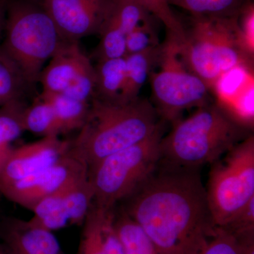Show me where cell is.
Here are the masks:
<instances>
[{"mask_svg":"<svg viewBox=\"0 0 254 254\" xmlns=\"http://www.w3.org/2000/svg\"><path fill=\"white\" fill-rule=\"evenodd\" d=\"M7 0H0V35L4 31Z\"/></svg>","mask_w":254,"mask_h":254,"instance_id":"31","label":"cell"},{"mask_svg":"<svg viewBox=\"0 0 254 254\" xmlns=\"http://www.w3.org/2000/svg\"><path fill=\"white\" fill-rule=\"evenodd\" d=\"M173 125L160 142L159 163L172 168L199 169L213 164L253 134L245 122L218 103L200 107Z\"/></svg>","mask_w":254,"mask_h":254,"instance_id":"2","label":"cell"},{"mask_svg":"<svg viewBox=\"0 0 254 254\" xmlns=\"http://www.w3.org/2000/svg\"><path fill=\"white\" fill-rule=\"evenodd\" d=\"M24 131L45 136H59V124L51 105L39 96L25 108L23 115Z\"/></svg>","mask_w":254,"mask_h":254,"instance_id":"21","label":"cell"},{"mask_svg":"<svg viewBox=\"0 0 254 254\" xmlns=\"http://www.w3.org/2000/svg\"><path fill=\"white\" fill-rule=\"evenodd\" d=\"M239 16L191 17L178 46L180 59L187 69L201 78L211 91L229 71L253 68L254 49L241 29Z\"/></svg>","mask_w":254,"mask_h":254,"instance_id":"4","label":"cell"},{"mask_svg":"<svg viewBox=\"0 0 254 254\" xmlns=\"http://www.w3.org/2000/svg\"><path fill=\"white\" fill-rule=\"evenodd\" d=\"M39 97L48 102L54 110L61 133L80 130L84 125L90 103L73 99L63 93L42 91Z\"/></svg>","mask_w":254,"mask_h":254,"instance_id":"17","label":"cell"},{"mask_svg":"<svg viewBox=\"0 0 254 254\" xmlns=\"http://www.w3.org/2000/svg\"><path fill=\"white\" fill-rule=\"evenodd\" d=\"M31 87L17 65L0 48V106L24 100Z\"/></svg>","mask_w":254,"mask_h":254,"instance_id":"22","label":"cell"},{"mask_svg":"<svg viewBox=\"0 0 254 254\" xmlns=\"http://www.w3.org/2000/svg\"><path fill=\"white\" fill-rule=\"evenodd\" d=\"M236 238L240 243L242 254H254V232Z\"/></svg>","mask_w":254,"mask_h":254,"instance_id":"30","label":"cell"},{"mask_svg":"<svg viewBox=\"0 0 254 254\" xmlns=\"http://www.w3.org/2000/svg\"><path fill=\"white\" fill-rule=\"evenodd\" d=\"M63 39L78 41L99 34L113 0H42Z\"/></svg>","mask_w":254,"mask_h":254,"instance_id":"10","label":"cell"},{"mask_svg":"<svg viewBox=\"0 0 254 254\" xmlns=\"http://www.w3.org/2000/svg\"><path fill=\"white\" fill-rule=\"evenodd\" d=\"M95 88L94 66L90 58L86 56L82 62L76 76L63 93L73 99L91 103L94 97Z\"/></svg>","mask_w":254,"mask_h":254,"instance_id":"26","label":"cell"},{"mask_svg":"<svg viewBox=\"0 0 254 254\" xmlns=\"http://www.w3.org/2000/svg\"><path fill=\"white\" fill-rule=\"evenodd\" d=\"M94 200V191L88 176L80 179L57 193L55 208L40 221L31 222L50 232L66 225H83Z\"/></svg>","mask_w":254,"mask_h":254,"instance_id":"12","label":"cell"},{"mask_svg":"<svg viewBox=\"0 0 254 254\" xmlns=\"http://www.w3.org/2000/svg\"><path fill=\"white\" fill-rule=\"evenodd\" d=\"M155 21L158 20L153 18L141 23L127 35L126 55L141 53L161 45Z\"/></svg>","mask_w":254,"mask_h":254,"instance_id":"27","label":"cell"},{"mask_svg":"<svg viewBox=\"0 0 254 254\" xmlns=\"http://www.w3.org/2000/svg\"><path fill=\"white\" fill-rule=\"evenodd\" d=\"M0 254H5L4 248H3L1 242H0Z\"/></svg>","mask_w":254,"mask_h":254,"instance_id":"33","label":"cell"},{"mask_svg":"<svg viewBox=\"0 0 254 254\" xmlns=\"http://www.w3.org/2000/svg\"><path fill=\"white\" fill-rule=\"evenodd\" d=\"M157 72L152 71V104L165 123L180 120L185 110L198 108L210 103L211 89L201 78L187 69L179 55L176 42L165 38Z\"/></svg>","mask_w":254,"mask_h":254,"instance_id":"8","label":"cell"},{"mask_svg":"<svg viewBox=\"0 0 254 254\" xmlns=\"http://www.w3.org/2000/svg\"><path fill=\"white\" fill-rule=\"evenodd\" d=\"M115 230L125 254H159L153 242L133 219L123 210H115Z\"/></svg>","mask_w":254,"mask_h":254,"instance_id":"20","label":"cell"},{"mask_svg":"<svg viewBox=\"0 0 254 254\" xmlns=\"http://www.w3.org/2000/svg\"><path fill=\"white\" fill-rule=\"evenodd\" d=\"M0 242L6 248L27 254H61L53 232L32 225L28 220L14 218L0 220Z\"/></svg>","mask_w":254,"mask_h":254,"instance_id":"14","label":"cell"},{"mask_svg":"<svg viewBox=\"0 0 254 254\" xmlns=\"http://www.w3.org/2000/svg\"><path fill=\"white\" fill-rule=\"evenodd\" d=\"M3 248L6 254H27L24 252H20V251L14 250V249L6 248L2 245Z\"/></svg>","mask_w":254,"mask_h":254,"instance_id":"32","label":"cell"},{"mask_svg":"<svg viewBox=\"0 0 254 254\" xmlns=\"http://www.w3.org/2000/svg\"><path fill=\"white\" fill-rule=\"evenodd\" d=\"M161 50L162 43L156 48L125 56L126 70L118 103H130L139 98L142 87L153 68L158 66Z\"/></svg>","mask_w":254,"mask_h":254,"instance_id":"16","label":"cell"},{"mask_svg":"<svg viewBox=\"0 0 254 254\" xmlns=\"http://www.w3.org/2000/svg\"><path fill=\"white\" fill-rule=\"evenodd\" d=\"M86 55L78 41H66L42 70L38 83L43 92L63 93L66 89Z\"/></svg>","mask_w":254,"mask_h":254,"instance_id":"15","label":"cell"},{"mask_svg":"<svg viewBox=\"0 0 254 254\" xmlns=\"http://www.w3.org/2000/svg\"><path fill=\"white\" fill-rule=\"evenodd\" d=\"M98 35L100 41L94 51L97 61L126 56V33L109 15Z\"/></svg>","mask_w":254,"mask_h":254,"instance_id":"23","label":"cell"},{"mask_svg":"<svg viewBox=\"0 0 254 254\" xmlns=\"http://www.w3.org/2000/svg\"><path fill=\"white\" fill-rule=\"evenodd\" d=\"M70 141L59 136H45L13 148L0 169V187L49 168L68 153Z\"/></svg>","mask_w":254,"mask_h":254,"instance_id":"11","label":"cell"},{"mask_svg":"<svg viewBox=\"0 0 254 254\" xmlns=\"http://www.w3.org/2000/svg\"><path fill=\"white\" fill-rule=\"evenodd\" d=\"M3 52L21 70L31 87L45 64L67 41L63 39L41 1L7 0Z\"/></svg>","mask_w":254,"mask_h":254,"instance_id":"5","label":"cell"},{"mask_svg":"<svg viewBox=\"0 0 254 254\" xmlns=\"http://www.w3.org/2000/svg\"><path fill=\"white\" fill-rule=\"evenodd\" d=\"M95 65L94 97L108 102H118L126 70L125 57L98 60Z\"/></svg>","mask_w":254,"mask_h":254,"instance_id":"18","label":"cell"},{"mask_svg":"<svg viewBox=\"0 0 254 254\" xmlns=\"http://www.w3.org/2000/svg\"><path fill=\"white\" fill-rule=\"evenodd\" d=\"M199 254H242V250L236 237L225 229L216 227Z\"/></svg>","mask_w":254,"mask_h":254,"instance_id":"28","label":"cell"},{"mask_svg":"<svg viewBox=\"0 0 254 254\" xmlns=\"http://www.w3.org/2000/svg\"><path fill=\"white\" fill-rule=\"evenodd\" d=\"M164 123L146 98L122 103L93 98L68 152L90 170L108 155L146 139Z\"/></svg>","mask_w":254,"mask_h":254,"instance_id":"3","label":"cell"},{"mask_svg":"<svg viewBox=\"0 0 254 254\" xmlns=\"http://www.w3.org/2000/svg\"><path fill=\"white\" fill-rule=\"evenodd\" d=\"M93 202L83 222L76 254H125L115 230V210Z\"/></svg>","mask_w":254,"mask_h":254,"instance_id":"13","label":"cell"},{"mask_svg":"<svg viewBox=\"0 0 254 254\" xmlns=\"http://www.w3.org/2000/svg\"><path fill=\"white\" fill-rule=\"evenodd\" d=\"M142 4L166 28V38L181 44L185 38V28L174 14L167 0H140Z\"/></svg>","mask_w":254,"mask_h":254,"instance_id":"25","label":"cell"},{"mask_svg":"<svg viewBox=\"0 0 254 254\" xmlns=\"http://www.w3.org/2000/svg\"><path fill=\"white\" fill-rule=\"evenodd\" d=\"M205 187L215 227H223L254 198V136L211 164Z\"/></svg>","mask_w":254,"mask_h":254,"instance_id":"7","label":"cell"},{"mask_svg":"<svg viewBox=\"0 0 254 254\" xmlns=\"http://www.w3.org/2000/svg\"><path fill=\"white\" fill-rule=\"evenodd\" d=\"M122 209L159 254H199L215 233L199 169L158 168Z\"/></svg>","mask_w":254,"mask_h":254,"instance_id":"1","label":"cell"},{"mask_svg":"<svg viewBox=\"0 0 254 254\" xmlns=\"http://www.w3.org/2000/svg\"><path fill=\"white\" fill-rule=\"evenodd\" d=\"M165 123L146 139L108 155L88 170L95 204L115 208L155 173L160 163Z\"/></svg>","mask_w":254,"mask_h":254,"instance_id":"6","label":"cell"},{"mask_svg":"<svg viewBox=\"0 0 254 254\" xmlns=\"http://www.w3.org/2000/svg\"><path fill=\"white\" fill-rule=\"evenodd\" d=\"M109 16L127 36L141 23L155 18L140 0H113Z\"/></svg>","mask_w":254,"mask_h":254,"instance_id":"24","label":"cell"},{"mask_svg":"<svg viewBox=\"0 0 254 254\" xmlns=\"http://www.w3.org/2000/svg\"><path fill=\"white\" fill-rule=\"evenodd\" d=\"M235 237L254 232V198L225 227Z\"/></svg>","mask_w":254,"mask_h":254,"instance_id":"29","label":"cell"},{"mask_svg":"<svg viewBox=\"0 0 254 254\" xmlns=\"http://www.w3.org/2000/svg\"><path fill=\"white\" fill-rule=\"evenodd\" d=\"M170 6L185 10L192 18L238 16L251 0H167Z\"/></svg>","mask_w":254,"mask_h":254,"instance_id":"19","label":"cell"},{"mask_svg":"<svg viewBox=\"0 0 254 254\" xmlns=\"http://www.w3.org/2000/svg\"><path fill=\"white\" fill-rule=\"evenodd\" d=\"M88 175L86 164L68 151L49 168L0 187V193L6 199L32 211L43 198Z\"/></svg>","mask_w":254,"mask_h":254,"instance_id":"9","label":"cell"},{"mask_svg":"<svg viewBox=\"0 0 254 254\" xmlns=\"http://www.w3.org/2000/svg\"><path fill=\"white\" fill-rule=\"evenodd\" d=\"M34 1H42V0H34Z\"/></svg>","mask_w":254,"mask_h":254,"instance_id":"34","label":"cell"}]
</instances>
